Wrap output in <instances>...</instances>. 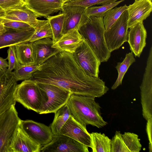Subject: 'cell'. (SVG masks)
Returning a JSON list of instances; mask_svg holds the SVG:
<instances>
[{
  "label": "cell",
  "mask_w": 152,
  "mask_h": 152,
  "mask_svg": "<svg viewBox=\"0 0 152 152\" xmlns=\"http://www.w3.org/2000/svg\"><path fill=\"white\" fill-rule=\"evenodd\" d=\"M38 83L54 85L72 94L100 97L109 88L99 77L87 74L72 54L61 51L50 58L30 79Z\"/></svg>",
  "instance_id": "cell-1"
},
{
  "label": "cell",
  "mask_w": 152,
  "mask_h": 152,
  "mask_svg": "<svg viewBox=\"0 0 152 152\" xmlns=\"http://www.w3.org/2000/svg\"><path fill=\"white\" fill-rule=\"evenodd\" d=\"M94 97L71 94L67 103L71 115L82 125H91L100 128L106 126L101 116L99 104Z\"/></svg>",
  "instance_id": "cell-2"
},
{
  "label": "cell",
  "mask_w": 152,
  "mask_h": 152,
  "mask_svg": "<svg viewBox=\"0 0 152 152\" xmlns=\"http://www.w3.org/2000/svg\"><path fill=\"white\" fill-rule=\"evenodd\" d=\"M78 31L101 62H107L111 52L109 50L104 37L105 29L103 17H89L80 25Z\"/></svg>",
  "instance_id": "cell-3"
},
{
  "label": "cell",
  "mask_w": 152,
  "mask_h": 152,
  "mask_svg": "<svg viewBox=\"0 0 152 152\" xmlns=\"http://www.w3.org/2000/svg\"><path fill=\"white\" fill-rule=\"evenodd\" d=\"M14 96L16 102L39 114L48 100L45 93L40 89L37 83L31 79L23 80L17 85Z\"/></svg>",
  "instance_id": "cell-4"
},
{
  "label": "cell",
  "mask_w": 152,
  "mask_h": 152,
  "mask_svg": "<svg viewBox=\"0 0 152 152\" xmlns=\"http://www.w3.org/2000/svg\"><path fill=\"white\" fill-rule=\"evenodd\" d=\"M21 120L15 105L0 115V152H9L10 144Z\"/></svg>",
  "instance_id": "cell-5"
},
{
  "label": "cell",
  "mask_w": 152,
  "mask_h": 152,
  "mask_svg": "<svg viewBox=\"0 0 152 152\" xmlns=\"http://www.w3.org/2000/svg\"><path fill=\"white\" fill-rule=\"evenodd\" d=\"M127 10L124 11L111 27L104 32L109 50L111 52L118 49L128 41V27Z\"/></svg>",
  "instance_id": "cell-6"
},
{
  "label": "cell",
  "mask_w": 152,
  "mask_h": 152,
  "mask_svg": "<svg viewBox=\"0 0 152 152\" xmlns=\"http://www.w3.org/2000/svg\"><path fill=\"white\" fill-rule=\"evenodd\" d=\"M37 83L48 98L44 107L39 114L55 113L67 103L72 94L70 92L54 85Z\"/></svg>",
  "instance_id": "cell-7"
},
{
  "label": "cell",
  "mask_w": 152,
  "mask_h": 152,
  "mask_svg": "<svg viewBox=\"0 0 152 152\" xmlns=\"http://www.w3.org/2000/svg\"><path fill=\"white\" fill-rule=\"evenodd\" d=\"M72 54L79 65L87 74L99 77L101 62L84 39Z\"/></svg>",
  "instance_id": "cell-8"
},
{
  "label": "cell",
  "mask_w": 152,
  "mask_h": 152,
  "mask_svg": "<svg viewBox=\"0 0 152 152\" xmlns=\"http://www.w3.org/2000/svg\"><path fill=\"white\" fill-rule=\"evenodd\" d=\"M12 72L7 69L0 73V115L16 104L14 95L17 81Z\"/></svg>",
  "instance_id": "cell-9"
},
{
  "label": "cell",
  "mask_w": 152,
  "mask_h": 152,
  "mask_svg": "<svg viewBox=\"0 0 152 152\" xmlns=\"http://www.w3.org/2000/svg\"><path fill=\"white\" fill-rule=\"evenodd\" d=\"M143 117L147 121L152 119V59L148 58L140 86Z\"/></svg>",
  "instance_id": "cell-10"
},
{
  "label": "cell",
  "mask_w": 152,
  "mask_h": 152,
  "mask_svg": "<svg viewBox=\"0 0 152 152\" xmlns=\"http://www.w3.org/2000/svg\"><path fill=\"white\" fill-rule=\"evenodd\" d=\"M41 152H89L88 147L61 134L53 135L51 141L42 146Z\"/></svg>",
  "instance_id": "cell-11"
},
{
  "label": "cell",
  "mask_w": 152,
  "mask_h": 152,
  "mask_svg": "<svg viewBox=\"0 0 152 152\" xmlns=\"http://www.w3.org/2000/svg\"><path fill=\"white\" fill-rule=\"evenodd\" d=\"M20 127L34 141L41 147L52 140L53 134L50 126L30 120H21Z\"/></svg>",
  "instance_id": "cell-12"
},
{
  "label": "cell",
  "mask_w": 152,
  "mask_h": 152,
  "mask_svg": "<svg viewBox=\"0 0 152 152\" xmlns=\"http://www.w3.org/2000/svg\"><path fill=\"white\" fill-rule=\"evenodd\" d=\"M86 8L77 6L63 5L62 10L64 15L63 35L75 29L85 23L89 17L85 14Z\"/></svg>",
  "instance_id": "cell-13"
},
{
  "label": "cell",
  "mask_w": 152,
  "mask_h": 152,
  "mask_svg": "<svg viewBox=\"0 0 152 152\" xmlns=\"http://www.w3.org/2000/svg\"><path fill=\"white\" fill-rule=\"evenodd\" d=\"M63 134L75 140L88 147H92L90 133L84 126L71 115L64 125L59 134Z\"/></svg>",
  "instance_id": "cell-14"
},
{
  "label": "cell",
  "mask_w": 152,
  "mask_h": 152,
  "mask_svg": "<svg viewBox=\"0 0 152 152\" xmlns=\"http://www.w3.org/2000/svg\"><path fill=\"white\" fill-rule=\"evenodd\" d=\"M128 28L143 22L150 15L152 10L151 0H136L128 6Z\"/></svg>",
  "instance_id": "cell-15"
},
{
  "label": "cell",
  "mask_w": 152,
  "mask_h": 152,
  "mask_svg": "<svg viewBox=\"0 0 152 152\" xmlns=\"http://www.w3.org/2000/svg\"><path fill=\"white\" fill-rule=\"evenodd\" d=\"M52 39L45 38L32 42L33 49V65H41L51 57L61 50L52 47Z\"/></svg>",
  "instance_id": "cell-16"
},
{
  "label": "cell",
  "mask_w": 152,
  "mask_h": 152,
  "mask_svg": "<svg viewBox=\"0 0 152 152\" xmlns=\"http://www.w3.org/2000/svg\"><path fill=\"white\" fill-rule=\"evenodd\" d=\"M128 31V41L130 50L135 57H140L146 45L147 32L143 22L131 27Z\"/></svg>",
  "instance_id": "cell-17"
},
{
  "label": "cell",
  "mask_w": 152,
  "mask_h": 152,
  "mask_svg": "<svg viewBox=\"0 0 152 152\" xmlns=\"http://www.w3.org/2000/svg\"><path fill=\"white\" fill-rule=\"evenodd\" d=\"M28 7L39 17L47 18L52 14L61 11L62 0H24Z\"/></svg>",
  "instance_id": "cell-18"
},
{
  "label": "cell",
  "mask_w": 152,
  "mask_h": 152,
  "mask_svg": "<svg viewBox=\"0 0 152 152\" xmlns=\"http://www.w3.org/2000/svg\"><path fill=\"white\" fill-rule=\"evenodd\" d=\"M41 147L32 140L20 126L11 142L9 152H40Z\"/></svg>",
  "instance_id": "cell-19"
},
{
  "label": "cell",
  "mask_w": 152,
  "mask_h": 152,
  "mask_svg": "<svg viewBox=\"0 0 152 152\" xmlns=\"http://www.w3.org/2000/svg\"><path fill=\"white\" fill-rule=\"evenodd\" d=\"M1 19L10 20L21 21L26 23L35 28L37 24L39 16L24 3L17 7L5 10Z\"/></svg>",
  "instance_id": "cell-20"
},
{
  "label": "cell",
  "mask_w": 152,
  "mask_h": 152,
  "mask_svg": "<svg viewBox=\"0 0 152 152\" xmlns=\"http://www.w3.org/2000/svg\"><path fill=\"white\" fill-rule=\"evenodd\" d=\"M6 28L0 35V49L28 42L35 30L33 27L24 30Z\"/></svg>",
  "instance_id": "cell-21"
},
{
  "label": "cell",
  "mask_w": 152,
  "mask_h": 152,
  "mask_svg": "<svg viewBox=\"0 0 152 152\" xmlns=\"http://www.w3.org/2000/svg\"><path fill=\"white\" fill-rule=\"evenodd\" d=\"M83 39L78 29L70 31L64 34L52 47L61 51L73 53Z\"/></svg>",
  "instance_id": "cell-22"
},
{
  "label": "cell",
  "mask_w": 152,
  "mask_h": 152,
  "mask_svg": "<svg viewBox=\"0 0 152 152\" xmlns=\"http://www.w3.org/2000/svg\"><path fill=\"white\" fill-rule=\"evenodd\" d=\"M17 58L22 65H33L32 42H27L15 45Z\"/></svg>",
  "instance_id": "cell-23"
},
{
  "label": "cell",
  "mask_w": 152,
  "mask_h": 152,
  "mask_svg": "<svg viewBox=\"0 0 152 152\" xmlns=\"http://www.w3.org/2000/svg\"><path fill=\"white\" fill-rule=\"evenodd\" d=\"M93 152H110L111 140L104 134L93 132L90 133Z\"/></svg>",
  "instance_id": "cell-24"
},
{
  "label": "cell",
  "mask_w": 152,
  "mask_h": 152,
  "mask_svg": "<svg viewBox=\"0 0 152 152\" xmlns=\"http://www.w3.org/2000/svg\"><path fill=\"white\" fill-rule=\"evenodd\" d=\"M53 120L50 126L53 135L59 134L61 128L71 115L66 103L55 113Z\"/></svg>",
  "instance_id": "cell-25"
},
{
  "label": "cell",
  "mask_w": 152,
  "mask_h": 152,
  "mask_svg": "<svg viewBox=\"0 0 152 152\" xmlns=\"http://www.w3.org/2000/svg\"><path fill=\"white\" fill-rule=\"evenodd\" d=\"M136 61L132 52L126 53L125 57L121 62H118L115 66L118 72V77L111 89L115 90L121 85L124 75L130 66Z\"/></svg>",
  "instance_id": "cell-26"
},
{
  "label": "cell",
  "mask_w": 152,
  "mask_h": 152,
  "mask_svg": "<svg viewBox=\"0 0 152 152\" xmlns=\"http://www.w3.org/2000/svg\"><path fill=\"white\" fill-rule=\"evenodd\" d=\"M35 29L34 32L28 42H33L36 40L45 38L52 39V31L48 20H38L37 24Z\"/></svg>",
  "instance_id": "cell-27"
},
{
  "label": "cell",
  "mask_w": 152,
  "mask_h": 152,
  "mask_svg": "<svg viewBox=\"0 0 152 152\" xmlns=\"http://www.w3.org/2000/svg\"><path fill=\"white\" fill-rule=\"evenodd\" d=\"M51 28L53 44L57 41L63 35L64 15L62 12L53 16L46 18Z\"/></svg>",
  "instance_id": "cell-28"
},
{
  "label": "cell",
  "mask_w": 152,
  "mask_h": 152,
  "mask_svg": "<svg viewBox=\"0 0 152 152\" xmlns=\"http://www.w3.org/2000/svg\"><path fill=\"white\" fill-rule=\"evenodd\" d=\"M128 8V6L125 4L119 7H115L107 11L103 17L105 30L109 29Z\"/></svg>",
  "instance_id": "cell-29"
},
{
  "label": "cell",
  "mask_w": 152,
  "mask_h": 152,
  "mask_svg": "<svg viewBox=\"0 0 152 152\" xmlns=\"http://www.w3.org/2000/svg\"><path fill=\"white\" fill-rule=\"evenodd\" d=\"M124 1V0H120L99 6H91L88 7L86 9L85 14L88 17H103L107 11L116 7Z\"/></svg>",
  "instance_id": "cell-30"
},
{
  "label": "cell",
  "mask_w": 152,
  "mask_h": 152,
  "mask_svg": "<svg viewBox=\"0 0 152 152\" xmlns=\"http://www.w3.org/2000/svg\"><path fill=\"white\" fill-rule=\"evenodd\" d=\"M41 65H21L12 72L17 81L28 80L31 78L34 73Z\"/></svg>",
  "instance_id": "cell-31"
},
{
  "label": "cell",
  "mask_w": 152,
  "mask_h": 152,
  "mask_svg": "<svg viewBox=\"0 0 152 152\" xmlns=\"http://www.w3.org/2000/svg\"><path fill=\"white\" fill-rule=\"evenodd\" d=\"M122 137L129 152H139L141 150L142 145L138 135L133 133L126 132L122 134Z\"/></svg>",
  "instance_id": "cell-32"
},
{
  "label": "cell",
  "mask_w": 152,
  "mask_h": 152,
  "mask_svg": "<svg viewBox=\"0 0 152 152\" xmlns=\"http://www.w3.org/2000/svg\"><path fill=\"white\" fill-rule=\"evenodd\" d=\"M117 0H69L63 5L77 6L87 8L94 5H103Z\"/></svg>",
  "instance_id": "cell-33"
},
{
  "label": "cell",
  "mask_w": 152,
  "mask_h": 152,
  "mask_svg": "<svg viewBox=\"0 0 152 152\" xmlns=\"http://www.w3.org/2000/svg\"><path fill=\"white\" fill-rule=\"evenodd\" d=\"M129 152L126 147L119 131H116L111 140L110 152Z\"/></svg>",
  "instance_id": "cell-34"
},
{
  "label": "cell",
  "mask_w": 152,
  "mask_h": 152,
  "mask_svg": "<svg viewBox=\"0 0 152 152\" xmlns=\"http://www.w3.org/2000/svg\"><path fill=\"white\" fill-rule=\"evenodd\" d=\"M8 56L7 59L8 60V67L7 70L12 72L13 69H16L21 65L17 58L15 52V45L9 47L7 50Z\"/></svg>",
  "instance_id": "cell-35"
},
{
  "label": "cell",
  "mask_w": 152,
  "mask_h": 152,
  "mask_svg": "<svg viewBox=\"0 0 152 152\" xmlns=\"http://www.w3.org/2000/svg\"><path fill=\"white\" fill-rule=\"evenodd\" d=\"M2 19V23L6 28L24 30L28 29L33 27L29 24L23 22Z\"/></svg>",
  "instance_id": "cell-36"
},
{
  "label": "cell",
  "mask_w": 152,
  "mask_h": 152,
  "mask_svg": "<svg viewBox=\"0 0 152 152\" xmlns=\"http://www.w3.org/2000/svg\"><path fill=\"white\" fill-rule=\"evenodd\" d=\"M24 0H0V7L4 10L23 5Z\"/></svg>",
  "instance_id": "cell-37"
},
{
  "label": "cell",
  "mask_w": 152,
  "mask_h": 152,
  "mask_svg": "<svg viewBox=\"0 0 152 152\" xmlns=\"http://www.w3.org/2000/svg\"><path fill=\"white\" fill-rule=\"evenodd\" d=\"M152 119L147 121L146 126V131L149 141V149L150 152L152 151Z\"/></svg>",
  "instance_id": "cell-38"
},
{
  "label": "cell",
  "mask_w": 152,
  "mask_h": 152,
  "mask_svg": "<svg viewBox=\"0 0 152 152\" xmlns=\"http://www.w3.org/2000/svg\"><path fill=\"white\" fill-rule=\"evenodd\" d=\"M7 58L4 59L0 56V69L3 71L7 70L8 67V63Z\"/></svg>",
  "instance_id": "cell-39"
},
{
  "label": "cell",
  "mask_w": 152,
  "mask_h": 152,
  "mask_svg": "<svg viewBox=\"0 0 152 152\" xmlns=\"http://www.w3.org/2000/svg\"><path fill=\"white\" fill-rule=\"evenodd\" d=\"M6 31V28L4 26L2 23H0V35Z\"/></svg>",
  "instance_id": "cell-40"
},
{
  "label": "cell",
  "mask_w": 152,
  "mask_h": 152,
  "mask_svg": "<svg viewBox=\"0 0 152 152\" xmlns=\"http://www.w3.org/2000/svg\"><path fill=\"white\" fill-rule=\"evenodd\" d=\"M5 10L0 7V23H2V19L1 18L5 14Z\"/></svg>",
  "instance_id": "cell-41"
},
{
  "label": "cell",
  "mask_w": 152,
  "mask_h": 152,
  "mask_svg": "<svg viewBox=\"0 0 152 152\" xmlns=\"http://www.w3.org/2000/svg\"><path fill=\"white\" fill-rule=\"evenodd\" d=\"M63 1H64V3H65V2H66V1H68L69 0H62Z\"/></svg>",
  "instance_id": "cell-42"
},
{
  "label": "cell",
  "mask_w": 152,
  "mask_h": 152,
  "mask_svg": "<svg viewBox=\"0 0 152 152\" xmlns=\"http://www.w3.org/2000/svg\"><path fill=\"white\" fill-rule=\"evenodd\" d=\"M2 71V70L1 69H0V73H1V72Z\"/></svg>",
  "instance_id": "cell-43"
},
{
  "label": "cell",
  "mask_w": 152,
  "mask_h": 152,
  "mask_svg": "<svg viewBox=\"0 0 152 152\" xmlns=\"http://www.w3.org/2000/svg\"><path fill=\"white\" fill-rule=\"evenodd\" d=\"M151 0V1H152V0Z\"/></svg>",
  "instance_id": "cell-44"
},
{
  "label": "cell",
  "mask_w": 152,
  "mask_h": 152,
  "mask_svg": "<svg viewBox=\"0 0 152 152\" xmlns=\"http://www.w3.org/2000/svg\"></svg>",
  "instance_id": "cell-45"
}]
</instances>
